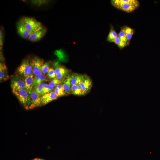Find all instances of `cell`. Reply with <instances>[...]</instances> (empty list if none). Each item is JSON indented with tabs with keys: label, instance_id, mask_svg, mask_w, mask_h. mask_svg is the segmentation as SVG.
I'll return each mask as SVG.
<instances>
[{
	"label": "cell",
	"instance_id": "2e32d148",
	"mask_svg": "<svg viewBox=\"0 0 160 160\" xmlns=\"http://www.w3.org/2000/svg\"><path fill=\"white\" fill-rule=\"evenodd\" d=\"M71 75V86L74 85H79L80 83L83 75L74 73Z\"/></svg>",
	"mask_w": 160,
	"mask_h": 160
},
{
	"label": "cell",
	"instance_id": "9c48e42d",
	"mask_svg": "<svg viewBox=\"0 0 160 160\" xmlns=\"http://www.w3.org/2000/svg\"><path fill=\"white\" fill-rule=\"evenodd\" d=\"M11 86L12 89H25L24 79L19 76H16L12 78L11 81Z\"/></svg>",
	"mask_w": 160,
	"mask_h": 160
},
{
	"label": "cell",
	"instance_id": "7a4b0ae2",
	"mask_svg": "<svg viewBox=\"0 0 160 160\" xmlns=\"http://www.w3.org/2000/svg\"><path fill=\"white\" fill-rule=\"evenodd\" d=\"M12 91L24 107L26 109H29L31 104V99L30 95L26 91L21 89H12Z\"/></svg>",
	"mask_w": 160,
	"mask_h": 160
},
{
	"label": "cell",
	"instance_id": "8992f818",
	"mask_svg": "<svg viewBox=\"0 0 160 160\" xmlns=\"http://www.w3.org/2000/svg\"><path fill=\"white\" fill-rule=\"evenodd\" d=\"M56 78L62 82L68 76L69 70L65 67L59 64L55 65Z\"/></svg>",
	"mask_w": 160,
	"mask_h": 160
},
{
	"label": "cell",
	"instance_id": "ac0fdd59",
	"mask_svg": "<svg viewBox=\"0 0 160 160\" xmlns=\"http://www.w3.org/2000/svg\"><path fill=\"white\" fill-rule=\"evenodd\" d=\"M118 36V33L116 31L113 27L111 25L107 40L109 42H113L115 39Z\"/></svg>",
	"mask_w": 160,
	"mask_h": 160
},
{
	"label": "cell",
	"instance_id": "f546056e",
	"mask_svg": "<svg viewBox=\"0 0 160 160\" xmlns=\"http://www.w3.org/2000/svg\"><path fill=\"white\" fill-rule=\"evenodd\" d=\"M39 160H44V159H39Z\"/></svg>",
	"mask_w": 160,
	"mask_h": 160
},
{
	"label": "cell",
	"instance_id": "7402d4cb",
	"mask_svg": "<svg viewBox=\"0 0 160 160\" xmlns=\"http://www.w3.org/2000/svg\"><path fill=\"white\" fill-rule=\"evenodd\" d=\"M118 36L122 41L126 44L127 45L129 44L130 42L128 41L124 31L121 28L120 31L118 34Z\"/></svg>",
	"mask_w": 160,
	"mask_h": 160
},
{
	"label": "cell",
	"instance_id": "52a82bcc",
	"mask_svg": "<svg viewBox=\"0 0 160 160\" xmlns=\"http://www.w3.org/2000/svg\"><path fill=\"white\" fill-rule=\"evenodd\" d=\"M92 85V82L90 78L87 75H83L79 84L82 95L87 94L89 91Z\"/></svg>",
	"mask_w": 160,
	"mask_h": 160
},
{
	"label": "cell",
	"instance_id": "ba28073f",
	"mask_svg": "<svg viewBox=\"0 0 160 160\" xmlns=\"http://www.w3.org/2000/svg\"><path fill=\"white\" fill-rule=\"evenodd\" d=\"M30 95L31 99V104L29 109H33L42 105L41 96L36 92L34 88Z\"/></svg>",
	"mask_w": 160,
	"mask_h": 160
},
{
	"label": "cell",
	"instance_id": "d4e9b609",
	"mask_svg": "<svg viewBox=\"0 0 160 160\" xmlns=\"http://www.w3.org/2000/svg\"><path fill=\"white\" fill-rule=\"evenodd\" d=\"M50 63L49 62L44 63L41 67L42 73L45 74L47 73L50 68Z\"/></svg>",
	"mask_w": 160,
	"mask_h": 160
},
{
	"label": "cell",
	"instance_id": "8fae6325",
	"mask_svg": "<svg viewBox=\"0 0 160 160\" xmlns=\"http://www.w3.org/2000/svg\"><path fill=\"white\" fill-rule=\"evenodd\" d=\"M58 97L57 95L53 91L45 94L41 96L42 105H46L56 99Z\"/></svg>",
	"mask_w": 160,
	"mask_h": 160
},
{
	"label": "cell",
	"instance_id": "603a6c76",
	"mask_svg": "<svg viewBox=\"0 0 160 160\" xmlns=\"http://www.w3.org/2000/svg\"><path fill=\"white\" fill-rule=\"evenodd\" d=\"M113 42L117 45L120 49H122L127 46V45L122 41L118 36L115 39Z\"/></svg>",
	"mask_w": 160,
	"mask_h": 160
},
{
	"label": "cell",
	"instance_id": "d6986e66",
	"mask_svg": "<svg viewBox=\"0 0 160 160\" xmlns=\"http://www.w3.org/2000/svg\"><path fill=\"white\" fill-rule=\"evenodd\" d=\"M46 77L43 74L34 76V87L42 82L47 81Z\"/></svg>",
	"mask_w": 160,
	"mask_h": 160
},
{
	"label": "cell",
	"instance_id": "3957f363",
	"mask_svg": "<svg viewBox=\"0 0 160 160\" xmlns=\"http://www.w3.org/2000/svg\"><path fill=\"white\" fill-rule=\"evenodd\" d=\"M21 20L26 28L32 32L36 31L43 27L40 22L32 17H25Z\"/></svg>",
	"mask_w": 160,
	"mask_h": 160
},
{
	"label": "cell",
	"instance_id": "cb8c5ba5",
	"mask_svg": "<svg viewBox=\"0 0 160 160\" xmlns=\"http://www.w3.org/2000/svg\"><path fill=\"white\" fill-rule=\"evenodd\" d=\"M43 83H41L34 87V89L41 96L44 95L43 91Z\"/></svg>",
	"mask_w": 160,
	"mask_h": 160
},
{
	"label": "cell",
	"instance_id": "83f0119b",
	"mask_svg": "<svg viewBox=\"0 0 160 160\" xmlns=\"http://www.w3.org/2000/svg\"><path fill=\"white\" fill-rule=\"evenodd\" d=\"M47 75L49 78L54 79L56 78V74L55 69L50 68L47 73Z\"/></svg>",
	"mask_w": 160,
	"mask_h": 160
},
{
	"label": "cell",
	"instance_id": "4fadbf2b",
	"mask_svg": "<svg viewBox=\"0 0 160 160\" xmlns=\"http://www.w3.org/2000/svg\"><path fill=\"white\" fill-rule=\"evenodd\" d=\"M25 89L30 95L34 88V76L33 74L25 78Z\"/></svg>",
	"mask_w": 160,
	"mask_h": 160
},
{
	"label": "cell",
	"instance_id": "484cf974",
	"mask_svg": "<svg viewBox=\"0 0 160 160\" xmlns=\"http://www.w3.org/2000/svg\"><path fill=\"white\" fill-rule=\"evenodd\" d=\"M62 82L56 78L53 79L49 83V85L52 88L56 87L58 84H61Z\"/></svg>",
	"mask_w": 160,
	"mask_h": 160
},
{
	"label": "cell",
	"instance_id": "7c38bea8",
	"mask_svg": "<svg viewBox=\"0 0 160 160\" xmlns=\"http://www.w3.org/2000/svg\"><path fill=\"white\" fill-rule=\"evenodd\" d=\"M46 31V29L43 27L40 30L32 33L28 39L30 41L33 42L39 41L44 36Z\"/></svg>",
	"mask_w": 160,
	"mask_h": 160
},
{
	"label": "cell",
	"instance_id": "e0dca14e",
	"mask_svg": "<svg viewBox=\"0 0 160 160\" xmlns=\"http://www.w3.org/2000/svg\"><path fill=\"white\" fill-rule=\"evenodd\" d=\"M121 28L124 31L128 41L130 42L135 32L134 29L126 25L122 26Z\"/></svg>",
	"mask_w": 160,
	"mask_h": 160
},
{
	"label": "cell",
	"instance_id": "9a60e30c",
	"mask_svg": "<svg viewBox=\"0 0 160 160\" xmlns=\"http://www.w3.org/2000/svg\"><path fill=\"white\" fill-rule=\"evenodd\" d=\"M63 87L66 95H69L71 93L70 90L71 87V75H68L63 82Z\"/></svg>",
	"mask_w": 160,
	"mask_h": 160
},
{
	"label": "cell",
	"instance_id": "f1b7e54d",
	"mask_svg": "<svg viewBox=\"0 0 160 160\" xmlns=\"http://www.w3.org/2000/svg\"><path fill=\"white\" fill-rule=\"evenodd\" d=\"M32 160H39V159H38V158Z\"/></svg>",
	"mask_w": 160,
	"mask_h": 160
},
{
	"label": "cell",
	"instance_id": "6da1fadb",
	"mask_svg": "<svg viewBox=\"0 0 160 160\" xmlns=\"http://www.w3.org/2000/svg\"><path fill=\"white\" fill-rule=\"evenodd\" d=\"M111 3L116 8L128 13L133 11L140 6L137 0H112Z\"/></svg>",
	"mask_w": 160,
	"mask_h": 160
},
{
	"label": "cell",
	"instance_id": "4316f807",
	"mask_svg": "<svg viewBox=\"0 0 160 160\" xmlns=\"http://www.w3.org/2000/svg\"><path fill=\"white\" fill-rule=\"evenodd\" d=\"M53 89V88H52L49 84H45L44 83H43V91L44 95L45 94L52 92Z\"/></svg>",
	"mask_w": 160,
	"mask_h": 160
},
{
	"label": "cell",
	"instance_id": "5bb4252c",
	"mask_svg": "<svg viewBox=\"0 0 160 160\" xmlns=\"http://www.w3.org/2000/svg\"><path fill=\"white\" fill-rule=\"evenodd\" d=\"M7 69L6 65L4 64L0 63V81H4L9 79Z\"/></svg>",
	"mask_w": 160,
	"mask_h": 160
},
{
	"label": "cell",
	"instance_id": "ffe728a7",
	"mask_svg": "<svg viewBox=\"0 0 160 160\" xmlns=\"http://www.w3.org/2000/svg\"><path fill=\"white\" fill-rule=\"evenodd\" d=\"M71 93L75 95H82V91L79 85H74L71 86Z\"/></svg>",
	"mask_w": 160,
	"mask_h": 160
},
{
	"label": "cell",
	"instance_id": "277c9868",
	"mask_svg": "<svg viewBox=\"0 0 160 160\" xmlns=\"http://www.w3.org/2000/svg\"><path fill=\"white\" fill-rule=\"evenodd\" d=\"M17 71L20 76L25 78L33 74L31 61L28 59L24 60L18 68Z\"/></svg>",
	"mask_w": 160,
	"mask_h": 160
},
{
	"label": "cell",
	"instance_id": "30bf717a",
	"mask_svg": "<svg viewBox=\"0 0 160 160\" xmlns=\"http://www.w3.org/2000/svg\"><path fill=\"white\" fill-rule=\"evenodd\" d=\"M17 28L18 33L21 37L24 38H28L33 33L26 28L21 20L17 23Z\"/></svg>",
	"mask_w": 160,
	"mask_h": 160
},
{
	"label": "cell",
	"instance_id": "44dd1931",
	"mask_svg": "<svg viewBox=\"0 0 160 160\" xmlns=\"http://www.w3.org/2000/svg\"><path fill=\"white\" fill-rule=\"evenodd\" d=\"M54 92L58 97L66 95L63 85L61 84H58L55 88Z\"/></svg>",
	"mask_w": 160,
	"mask_h": 160
},
{
	"label": "cell",
	"instance_id": "5b68a950",
	"mask_svg": "<svg viewBox=\"0 0 160 160\" xmlns=\"http://www.w3.org/2000/svg\"><path fill=\"white\" fill-rule=\"evenodd\" d=\"M32 68L33 74L35 76H39L42 74L41 67L44 63L42 59L36 57L31 60Z\"/></svg>",
	"mask_w": 160,
	"mask_h": 160
}]
</instances>
